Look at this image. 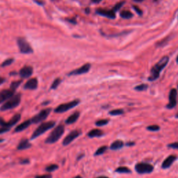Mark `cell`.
<instances>
[{"instance_id":"cell-1","label":"cell","mask_w":178,"mask_h":178,"mask_svg":"<svg viewBox=\"0 0 178 178\" xmlns=\"http://www.w3.org/2000/svg\"><path fill=\"white\" fill-rule=\"evenodd\" d=\"M169 61V57L168 56H165L162 57L153 67H152L150 70V75L148 77V80L150 82L155 81L159 77L161 72L162 70L166 66Z\"/></svg>"},{"instance_id":"cell-2","label":"cell","mask_w":178,"mask_h":178,"mask_svg":"<svg viewBox=\"0 0 178 178\" xmlns=\"http://www.w3.org/2000/svg\"><path fill=\"white\" fill-rule=\"evenodd\" d=\"M65 132V127L63 125L60 124L58 126H56L54 130H53L49 136L47 137V139L44 141V143L47 144H52L56 143L61 139Z\"/></svg>"},{"instance_id":"cell-3","label":"cell","mask_w":178,"mask_h":178,"mask_svg":"<svg viewBox=\"0 0 178 178\" xmlns=\"http://www.w3.org/2000/svg\"><path fill=\"white\" fill-rule=\"evenodd\" d=\"M21 102V94L20 93H17L14 94L11 97L7 99L5 102L2 104V105L0 107V111H4L7 110L13 109L14 108L18 107L20 105Z\"/></svg>"},{"instance_id":"cell-4","label":"cell","mask_w":178,"mask_h":178,"mask_svg":"<svg viewBox=\"0 0 178 178\" xmlns=\"http://www.w3.org/2000/svg\"><path fill=\"white\" fill-rule=\"evenodd\" d=\"M55 125H56V122L52 121V120L42 122V123L36 129V130L32 134L31 139L33 140L36 139V138L40 136L41 135L43 134L44 132H46L47 131H48L49 130H50V129L54 128Z\"/></svg>"},{"instance_id":"cell-5","label":"cell","mask_w":178,"mask_h":178,"mask_svg":"<svg viewBox=\"0 0 178 178\" xmlns=\"http://www.w3.org/2000/svg\"><path fill=\"white\" fill-rule=\"evenodd\" d=\"M80 103L79 99H75L69 102L61 104V105H59L56 109H54V112L56 113H62L64 112H66L69 111L70 109H73V108L77 107V105H79Z\"/></svg>"},{"instance_id":"cell-6","label":"cell","mask_w":178,"mask_h":178,"mask_svg":"<svg viewBox=\"0 0 178 178\" xmlns=\"http://www.w3.org/2000/svg\"><path fill=\"white\" fill-rule=\"evenodd\" d=\"M135 171L139 174H148L154 171V167L148 163L141 162L136 164Z\"/></svg>"},{"instance_id":"cell-7","label":"cell","mask_w":178,"mask_h":178,"mask_svg":"<svg viewBox=\"0 0 178 178\" xmlns=\"http://www.w3.org/2000/svg\"><path fill=\"white\" fill-rule=\"evenodd\" d=\"M51 111H52V109L51 108H47V109L41 110L39 113H37L36 115L31 118V122L34 124H37L39 123V122H43L44 120L47 119V118L50 114Z\"/></svg>"},{"instance_id":"cell-8","label":"cell","mask_w":178,"mask_h":178,"mask_svg":"<svg viewBox=\"0 0 178 178\" xmlns=\"http://www.w3.org/2000/svg\"><path fill=\"white\" fill-rule=\"evenodd\" d=\"M17 42H18L19 49H20L21 53L26 54L33 53V50L32 47H31L29 43L24 39L20 38V39H18V41Z\"/></svg>"},{"instance_id":"cell-9","label":"cell","mask_w":178,"mask_h":178,"mask_svg":"<svg viewBox=\"0 0 178 178\" xmlns=\"http://www.w3.org/2000/svg\"><path fill=\"white\" fill-rule=\"evenodd\" d=\"M20 118H21V115L20 113L15 114V115L10 118L9 121L8 122L4 121L3 118H0V127H4V128H7L10 129V128H12V127L16 125L20 121Z\"/></svg>"},{"instance_id":"cell-10","label":"cell","mask_w":178,"mask_h":178,"mask_svg":"<svg viewBox=\"0 0 178 178\" xmlns=\"http://www.w3.org/2000/svg\"><path fill=\"white\" fill-rule=\"evenodd\" d=\"M169 102L168 105H166V108L168 109H173L177 105V91L175 88H172L169 92L168 95Z\"/></svg>"},{"instance_id":"cell-11","label":"cell","mask_w":178,"mask_h":178,"mask_svg":"<svg viewBox=\"0 0 178 178\" xmlns=\"http://www.w3.org/2000/svg\"><path fill=\"white\" fill-rule=\"evenodd\" d=\"M81 134V132L79 130H73L71 132H70L65 137V139L63 141V145L67 146L69 144H70L74 140L77 139L79 136V135Z\"/></svg>"},{"instance_id":"cell-12","label":"cell","mask_w":178,"mask_h":178,"mask_svg":"<svg viewBox=\"0 0 178 178\" xmlns=\"http://www.w3.org/2000/svg\"><path fill=\"white\" fill-rule=\"evenodd\" d=\"M91 67V65L90 63H86L84 65H82V67H79V68L74 70L68 73V76H73V75H83V74L87 73L90 70Z\"/></svg>"},{"instance_id":"cell-13","label":"cell","mask_w":178,"mask_h":178,"mask_svg":"<svg viewBox=\"0 0 178 178\" xmlns=\"http://www.w3.org/2000/svg\"><path fill=\"white\" fill-rule=\"evenodd\" d=\"M15 94V90L12 89H6L0 91V105L11 97Z\"/></svg>"},{"instance_id":"cell-14","label":"cell","mask_w":178,"mask_h":178,"mask_svg":"<svg viewBox=\"0 0 178 178\" xmlns=\"http://www.w3.org/2000/svg\"><path fill=\"white\" fill-rule=\"evenodd\" d=\"M33 74V67L29 65H26L20 69L19 72V75L22 79H27L30 77Z\"/></svg>"},{"instance_id":"cell-15","label":"cell","mask_w":178,"mask_h":178,"mask_svg":"<svg viewBox=\"0 0 178 178\" xmlns=\"http://www.w3.org/2000/svg\"><path fill=\"white\" fill-rule=\"evenodd\" d=\"M39 82L36 78H31L29 79L24 85V88L26 90H35L38 88Z\"/></svg>"},{"instance_id":"cell-16","label":"cell","mask_w":178,"mask_h":178,"mask_svg":"<svg viewBox=\"0 0 178 178\" xmlns=\"http://www.w3.org/2000/svg\"><path fill=\"white\" fill-rule=\"evenodd\" d=\"M96 13L97 14L100 15L102 16L106 17L109 19H115L116 18V13L113 10H109L105 9H102V8H99V9L96 10Z\"/></svg>"},{"instance_id":"cell-17","label":"cell","mask_w":178,"mask_h":178,"mask_svg":"<svg viewBox=\"0 0 178 178\" xmlns=\"http://www.w3.org/2000/svg\"><path fill=\"white\" fill-rule=\"evenodd\" d=\"M176 156L175 155H170L163 162L162 164V168L163 169H168L172 166L173 162L176 160Z\"/></svg>"},{"instance_id":"cell-18","label":"cell","mask_w":178,"mask_h":178,"mask_svg":"<svg viewBox=\"0 0 178 178\" xmlns=\"http://www.w3.org/2000/svg\"><path fill=\"white\" fill-rule=\"evenodd\" d=\"M32 123L31 122V120H27L24 121L22 123H20L19 125H18L15 128V132H20L26 130L27 128H28L29 126L31 125V124Z\"/></svg>"},{"instance_id":"cell-19","label":"cell","mask_w":178,"mask_h":178,"mask_svg":"<svg viewBox=\"0 0 178 178\" xmlns=\"http://www.w3.org/2000/svg\"><path fill=\"white\" fill-rule=\"evenodd\" d=\"M31 146V144L30 142H29V140L27 139H24L21 140L20 143H18V146H17V149L18 150H24L30 148Z\"/></svg>"},{"instance_id":"cell-20","label":"cell","mask_w":178,"mask_h":178,"mask_svg":"<svg viewBox=\"0 0 178 178\" xmlns=\"http://www.w3.org/2000/svg\"><path fill=\"white\" fill-rule=\"evenodd\" d=\"M80 116V113L79 111H75L74 113L69 116L68 118L65 120V124L67 125H71L75 123V122H77V120L79 119Z\"/></svg>"},{"instance_id":"cell-21","label":"cell","mask_w":178,"mask_h":178,"mask_svg":"<svg viewBox=\"0 0 178 178\" xmlns=\"http://www.w3.org/2000/svg\"><path fill=\"white\" fill-rule=\"evenodd\" d=\"M124 145L125 143H123V141H121V140H116V141H113L111 144L109 148L112 150H118L121 149Z\"/></svg>"},{"instance_id":"cell-22","label":"cell","mask_w":178,"mask_h":178,"mask_svg":"<svg viewBox=\"0 0 178 178\" xmlns=\"http://www.w3.org/2000/svg\"><path fill=\"white\" fill-rule=\"evenodd\" d=\"M105 134L104 132L101 130L99 129H93V130H90V132L88 133V136L89 138H95V137H101Z\"/></svg>"},{"instance_id":"cell-23","label":"cell","mask_w":178,"mask_h":178,"mask_svg":"<svg viewBox=\"0 0 178 178\" xmlns=\"http://www.w3.org/2000/svg\"><path fill=\"white\" fill-rule=\"evenodd\" d=\"M108 149V146L107 145H104V146H101L100 148H99L94 153V156H99L103 154L105 152L107 151Z\"/></svg>"},{"instance_id":"cell-24","label":"cell","mask_w":178,"mask_h":178,"mask_svg":"<svg viewBox=\"0 0 178 178\" xmlns=\"http://www.w3.org/2000/svg\"><path fill=\"white\" fill-rule=\"evenodd\" d=\"M120 16L123 19H130L133 17V14L129 10H122V12H120Z\"/></svg>"},{"instance_id":"cell-25","label":"cell","mask_w":178,"mask_h":178,"mask_svg":"<svg viewBox=\"0 0 178 178\" xmlns=\"http://www.w3.org/2000/svg\"><path fill=\"white\" fill-rule=\"evenodd\" d=\"M115 172L118 173H130L131 170L128 167L120 166L116 169Z\"/></svg>"},{"instance_id":"cell-26","label":"cell","mask_w":178,"mask_h":178,"mask_svg":"<svg viewBox=\"0 0 178 178\" xmlns=\"http://www.w3.org/2000/svg\"><path fill=\"white\" fill-rule=\"evenodd\" d=\"M124 113V110L121 109H114L112 110V111H110L109 112V114L111 116H120L122 115Z\"/></svg>"},{"instance_id":"cell-27","label":"cell","mask_w":178,"mask_h":178,"mask_svg":"<svg viewBox=\"0 0 178 178\" xmlns=\"http://www.w3.org/2000/svg\"><path fill=\"white\" fill-rule=\"evenodd\" d=\"M61 83V79L60 78H56L54 80V82H52V85H51L50 89L51 90H55L58 88V86L60 85V84Z\"/></svg>"},{"instance_id":"cell-28","label":"cell","mask_w":178,"mask_h":178,"mask_svg":"<svg viewBox=\"0 0 178 178\" xmlns=\"http://www.w3.org/2000/svg\"><path fill=\"white\" fill-rule=\"evenodd\" d=\"M58 168H59V166L57 164H50L46 167L45 171L47 172L52 173V172H54L55 171H56Z\"/></svg>"},{"instance_id":"cell-29","label":"cell","mask_w":178,"mask_h":178,"mask_svg":"<svg viewBox=\"0 0 178 178\" xmlns=\"http://www.w3.org/2000/svg\"><path fill=\"white\" fill-rule=\"evenodd\" d=\"M22 80H18V81L13 82L10 85V88L12 89V90H16V89L20 86V84H22Z\"/></svg>"},{"instance_id":"cell-30","label":"cell","mask_w":178,"mask_h":178,"mask_svg":"<svg viewBox=\"0 0 178 178\" xmlns=\"http://www.w3.org/2000/svg\"><path fill=\"white\" fill-rule=\"evenodd\" d=\"M148 88V85L145 84H141L139 85L136 86L134 87V90L137 91H145Z\"/></svg>"},{"instance_id":"cell-31","label":"cell","mask_w":178,"mask_h":178,"mask_svg":"<svg viewBox=\"0 0 178 178\" xmlns=\"http://www.w3.org/2000/svg\"><path fill=\"white\" fill-rule=\"evenodd\" d=\"M109 120L107 119H102V120H99L95 122V125L97 127H102V126H105L106 125H107L109 123Z\"/></svg>"},{"instance_id":"cell-32","label":"cell","mask_w":178,"mask_h":178,"mask_svg":"<svg viewBox=\"0 0 178 178\" xmlns=\"http://www.w3.org/2000/svg\"><path fill=\"white\" fill-rule=\"evenodd\" d=\"M146 129L148 131H150V132H158L160 130V127L159 125H152L147 127Z\"/></svg>"},{"instance_id":"cell-33","label":"cell","mask_w":178,"mask_h":178,"mask_svg":"<svg viewBox=\"0 0 178 178\" xmlns=\"http://www.w3.org/2000/svg\"><path fill=\"white\" fill-rule=\"evenodd\" d=\"M14 61V59H6V61H4L3 63H1V67H7L8 65H11L13 63Z\"/></svg>"},{"instance_id":"cell-34","label":"cell","mask_w":178,"mask_h":178,"mask_svg":"<svg viewBox=\"0 0 178 178\" xmlns=\"http://www.w3.org/2000/svg\"><path fill=\"white\" fill-rule=\"evenodd\" d=\"M124 4H125V1H121V2H119V3L116 4V6H114V7L113 8L112 10H113V11H114V12L118 11V10H120V8H122V6H123Z\"/></svg>"},{"instance_id":"cell-35","label":"cell","mask_w":178,"mask_h":178,"mask_svg":"<svg viewBox=\"0 0 178 178\" xmlns=\"http://www.w3.org/2000/svg\"><path fill=\"white\" fill-rule=\"evenodd\" d=\"M168 148H172V149H176L178 150V142H174V143L168 144Z\"/></svg>"},{"instance_id":"cell-36","label":"cell","mask_w":178,"mask_h":178,"mask_svg":"<svg viewBox=\"0 0 178 178\" xmlns=\"http://www.w3.org/2000/svg\"><path fill=\"white\" fill-rule=\"evenodd\" d=\"M8 131H10V128H4V127H0V134H1L8 132Z\"/></svg>"},{"instance_id":"cell-37","label":"cell","mask_w":178,"mask_h":178,"mask_svg":"<svg viewBox=\"0 0 178 178\" xmlns=\"http://www.w3.org/2000/svg\"><path fill=\"white\" fill-rule=\"evenodd\" d=\"M35 178H52V176L50 174H45L42 175H37Z\"/></svg>"},{"instance_id":"cell-38","label":"cell","mask_w":178,"mask_h":178,"mask_svg":"<svg viewBox=\"0 0 178 178\" xmlns=\"http://www.w3.org/2000/svg\"><path fill=\"white\" fill-rule=\"evenodd\" d=\"M133 8L135 10V11L139 15V16H141V15L143 14V12H142V10H141V9H140V8H139V7H138V6H133Z\"/></svg>"},{"instance_id":"cell-39","label":"cell","mask_w":178,"mask_h":178,"mask_svg":"<svg viewBox=\"0 0 178 178\" xmlns=\"http://www.w3.org/2000/svg\"><path fill=\"white\" fill-rule=\"evenodd\" d=\"M30 162L29 159H22L20 161V164H28Z\"/></svg>"},{"instance_id":"cell-40","label":"cell","mask_w":178,"mask_h":178,"mask_svg":"<svg viewBox=\"0 0 178 178\" xmlns=\"http://www.w3.org/2000/svg\"><path fill=\"white\" fill-rule=\"evenodd\" d=\"M67 22H69L70 23H72V24H75L77 23V21H76L75 19H67Z\"/></svg>"},{"instance_id":"cell-41","label":"cell","mask_w":178,"mask_h":178,"mask_svg":"<svg viewBox=\"0 0 178 178\" xmlns=\"http://www.w3.org/2000/svg\"><path fill=\"white\" fill-rule=\"evenodd\" d=\"M6 81V79L5 78L2 77H0V85H1V84H3L4 82Z\"/></svg>"},{"instance_id":"cell-42","label":"cell","mask_w":178,"mask_h":178,"mask_svg":"<svg viewBox=\"0 0 178 178\" xmlns=\"http://www.w3.org/2000/svg\"><path fill=\"white\" fill-rule=\"evenodd\" d=\"M135 145V143L134 142H128V143H126V145L127 146H132V145Z\"/></svg>"},{"instance_id":"cell-43","label":"cell","mask_w":178,"mask_h":178,"mask_svg":"<svg viewBox=\"0 0 178 178\" xmlns=\"http://www.w3.org/2000/svg\"><path fill=\"white\" fill-rule=\"evenodd\" d=\"M84 156V154H79V155L77 156V161H79V160H80V159H82L83 158Z\"/></svg>"},{"instance_id":"cell-44","label":"cell","mask_w":178,"mask_h":178,"mask_svg":"<svg viewBox=\"0 0 178 178\" xmlns=\"http://www.w3.org/2000/svg\"><path fill=\"white\" fill-rule=\"evenodd\" d=\"M102 1V0H92V1L94 2V3H99V2Z\"/></svg>"},{"instance_id":"cell-45","label":"cell","mask_w":178,"mask_h":178,"mask_svg":"<svg viewBox=\"0 0 178 178\" xmlns=\"http://www.w3.org/2000/svg\"><path fill=\"white\" fill-rule=\"evenodd\" d=\"M96 178H109V177H106V176H99V177H97Z\"/></svg>"},{"instance_id":"cell-46","label":"cell","mask_w":178,"mask_h":178,"mask_svg":"<svg viewBox=\"0 0 178 178\" xmlns=\"http://www.w3.org/2000/svg\"><path fill=\"white\" fill-rule=\"evenodd\" d=\"M134 1H137V2H141V1H143V0H134Z\"/></svg>"},{"instance_id":"cell-47","label":"cell","mask_w":178,"mask_h":178,"mask_svg":"<svg viewBox=\"0 0 178 178\" xmlns=\"http://www.w3.org/2000/svg\"><path fill=\"white\" fill-rule=\"evenodd\" d=\"M73 178H82V177L81 176H79V175H77V176H76V177H73Z\"/></svg>"},{"instance_id":"cell-48","label":"cell","mask_w":178,"mask_h":178,"mask_svg":"<svg viewBox=\"0 0 178 178\" xmlns=\"http://www.w3.org/2000/svg\"><path fill=\"white\" fill-rule=\"evenodd\" d=\"M4 141V139H0V143H1V142Z\"/></svg>"},{"instance_id":"cell-49","label":"cell","mask_w":178,"mask_h":178,"mask_svg":"<svg viewBox=\"0 0 178 178\" xmlns=\"http://www.w3.org/2000/svg\"><path fill=\"white\" fill-rule=\"evenodd\" d=\"M16 74H17L16 73H10V75H16Z\"/></svg>"},{"instance_id":"cell-50","label":"cell","mask_w":178,"mask_h":178,"mask_svg":"<svg viewBox=\"0 0 178 178\" xmlns=\"http://www.w3.org/2000/svg\"><path fill=\"white\" fill-rule=\"evenodd\" d=\"M175 118H178V113L176 114V116H175Z\"/></svg>"},{"instance_id":"cell-51","label":"cell","mask_w":178,"mask_h":178,"mask_svg":"<svg viewBox=\"0 0 178 178\" xmlns=\"http://www.w3.org/2000/svg\"><path fill=\"white\" fill-rule=\"evenodd\" d=\"M176 62L178 63V56H177V59H176Z\"/></svg>"},{"instance_id":"cell-52","label":"cell","mask_w":178,"mask_h":178,"mask_svg":"<svg viewBox=\"0 0 178 178\" xmlns=\"http://www.w3.org/2000/svg\"><path fill=\"white\" fill-rule=\"evenodd\" d=\"M52 1H54V0H52Z\"/></svg>"},{"instance_id":"cell-53","label":"cell","mask_w":178,"mask_h":178,"mask_svg":"<svg viewBox=\"0 0 178 178\" xmlns=\"http://www.w3.org/2000/svg\"><path fill=\"white\" fill-rule=\"evenodd\" d=\"M177 88H178V86H177Z\"/></svg>"}]
</instances>
